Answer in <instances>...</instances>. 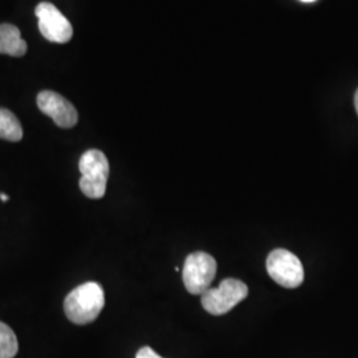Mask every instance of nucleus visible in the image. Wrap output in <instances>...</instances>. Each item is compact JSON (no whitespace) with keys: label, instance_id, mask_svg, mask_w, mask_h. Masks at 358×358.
Listing matches in <instances>:
<instances>
[{"label":"nucleus","instance_id":"1","mask_svg":"<svg viewBox=\"0 0 358 358\" xmlns=\"http://www.w3.org/2000/svg\"><path fill=\"white\" fill-rule=\"evenodd\" d=\"M105 306L103 287L90 282L78 285L65 297L64 312L68 320L77 325H87L96 320Z\"/></svg>","mask_w":358,"mask_h":358},{"label":"nucleus","instance_id":"2","mask_svg":"<svg viewBox=\"0 0 358 358\" xmlns=\"http://www.w3.org/2000/svg\"><path fill=\"white\" fill-rule=\"evenodd\" d=\"M78 169L81 173L80 189L90 199H100L106 192L109 178V161L106 155L97 149H90L81 155Z\"/></svg>","mask_w":358,"mask_h":358},{"label":"nucleus","instance_id":"3","mask_svg":"<svg viewBox=\"0 0 358 358\" xmlns=\"http://www.w3.org/2000/svg\"><path fill=\"white\" fill-rule=\"evenodd\" d=\"M248 296V287L238 279H224L217 288H208L202 294L201 303L206 312L214 316L229 313Z\"/></svg>","mask_w":358,"mask_h":358},{"label":"nucleus","instance_id":"4","mask_svg":"<svg viewBox=\"0 0 358 358\" xmlns=\"http://www.w3.org/2000/svg\"><path fill=\"white\" fill-rule=\"evenodd\" d=\"M217 276V260L206 252H194L186 257L182 279L186 289L192 294H205L211 288Z\"/></svg>","mask_w":358,"mask_h":358},{"label":"nucleus","instance_id":"5","mask_svg":"<svg viewBox=\"0 0 358 358\" xmlns=\"http://www.w3.org/2000/svg\"><path fill=\"white\" fill-rule=\"evenodd\" d=\"M267 271L272 280L294 289L304 282V268L297 256L288 250L276 248L267 257Z\"/></svg>","mask_w":358,"mask_h":358},{"label":"nucleus","instance_id":"6","mask_svg":"<svg viewBox=\"0 0 358 358\" xmlns=\"http://www.w3.org/2000/svg\"><path fill=\"white\" fill-rule=\"evenodd\" d=\"M41 35L52 43L65 44L73 36V27L57 7L48 1H41L35 8Z\"/></svg>","mask_w":358,"mask_h":358},{"label":"nucleus","instance_id":"7","mask_svg":"<svg viewBox=\"0 0 358 358\" xmlns=\"http://www.w3.org/2000/svg\"><path fill=\"white\" fill-rule=\"evenodd\" d=\"M38 106L44 115L51 117L59 128H73L78 121V113L73 103H69L56 92H40L38 94Z\"/></svg>","mask_w":358,"mask_h":358},{"label":"nucleus","instance_id":"8","mask_svg":"<svg viewBox=\"0 0 358 358\" xmlns=\"http://www.w3.org/2000/svg\"><path fill=\"white\" fill-rule=\"evenodd\" d=\"M27 52V43L20 31L13 24H0V53L13 57H22Z\"/></svg>","mask_w":358,"mask_h":358},{"label":"nucleus","instance_id":"9","mask_svg":"<svg viewBox=\"0 0 358 358\" xmlns=\"http://www.w3.org/2000/svg\"><path fill=\"white\" fill-rule=\"evenodd\" d=\"M0 138L11 142L22 141L23 138L20 121L11 110L4 108H0Z\"/></svg>","mask_w":358,"mask_h":358},{"label":"nucleus","instance_id":"10","mask_svg":"<svg viewBox=\"0 0 358 358\" xmlns=\"http://www.w3.org/2000/svg\"><path fill=\"white\" fill-rule=\"evenodd\" d=\"M19 343L13 329L0 321V358H13L17 355Z\"/></svg>","mask_w":358,"mask_h":358},{"label":"nucleus","instance_id":"11","mask_svg":"<svg viewBox=\"0 0 358 358\" xmlns=\"http://www.w3.org/2000/svg\"><path fill=\"white\" fill-rule=\"evenodd\" d=\"M136 358H164L161 357L158 353H155L153 349L150 348V346H143L141 348L138 352H137V355H136Z\"/></svg>","mask_w":358,"mask_h":358},{"label":"nucleus","instance_id":"12","mask_svg":"<svg viewBox=\"0 0 358 358\" xmlns=\"http://www.w3.org/2000/svg\"><path fill=\"white\" fill-rule=\"evenodd\" d=\"M0 199H1L3 202H7V201L10 199V196H8V195H6L4 192H0Z\"/></svg>","mask_w":358,"mask_h":358},{"label":"nucleus","instance_id":"13","mask_svg":"<svg viewBox=\"0 0 358 358\" xmlns=\"http://www.w3.org/2000/svg\"><path fill=\"white\" fill-rule=\"evenodd\" d=\"M355 106H356V110H357L358 115V90L356 92V96H355Z\"/></svg>","mask_w":358,"mask_h":358},{"label":"nucleus","instance_id":"14","mask_svg":"<svg viewBox=\"0 0 358 358\" xmlns=\"http://www.w3.org/2000/svg\"><path fill=\"white\" fill-rule=\"evenodd\" d=\"M300 1H303V3H313V1H316V0H300Z\"/></svg>","mask_w":358,"mask_h":358}]
</instances>
